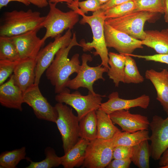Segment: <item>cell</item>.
<instances>
[{
	"label": "cell",
	"instance_id": "1",
	"mask_svg": "<svg viewBox=\"0 0 168 168\" xmlns=\"http://www.w3.org/2000/svg\"><path fill=\"white\" fill-rule=\"evenodd\" d=\"M81 47L78 43L76 34H73L72 40L67 47L61 49L56 54L50 65L46 70V76L54 87L55 93H59L64 90L70 79V76L79 70L81 65L78 54H74L70 60L68 56L70 50L74 46Z\"/></svg>",
	"mask_w": 168,
	"mask_h": 168
},
{
	"label": "cell",
	"instance_id": "9",
	"mask_svg": "<svg viewBox=\"0 0 168 168\" xmlns=\"http://www.w3.org/2000/svg\"><path fill=\"white\" fill-rule=\"evenodd\" d=\"M114 146L112 139L97 138L90 142L82 167L87 168L106 167L113 159Z\"/></svg>",
	"mask_w": 168,
	"mask_h": 168
},
{
	"label": "cell",
	"instance_id": "2",
	"mask_svg": "<svg viewBox=\"0 0 168 168\" xmlns=\"http://www.w3.org/2000/svg\"><path fill=\"white\" fill-rule=\"evenodd\" d=\"M78 0H76L70 3H67V6L82 16L80 23L81 24H88L91 28L93 34L92 41L86 43L84 40H82L79 43L81 47L84 52L90 51L94 49L95 51L92 53L95 56L99 55L101 60L100 64L109 69V52L105 43L104 31L106 18L104 11L100 9L93 12L91 16H87L80 10L78 5Z\"/></svg>",
	"mask_w": 168,
	"mask_h": 168
},
{
	"label": "cell",
	"instance_id": "7",
	"mask_svg": "<svg viewBox=\"0 0 168 168\" xmlns=\"http://www.w3.org/2000/svg\"><path fill=\"white\" fill-rule=\"evenodd\" d=\"M105 96L89 92L86 96L82 95L78 91L70 93V90L67 88L57 94L55 99L58 103L64 104L74 108L80 120L91 112L99 109L102 103V97Z\"/></svg>",
	"mask_w": 168,
	"mask_h": 168
},
{
	"label": "cell",
	"instance_id": "16",
	"mask_svg": "<svg viewBox=\"0 0 168 168\" xmlns=\"http://www.w3.org/2000/svg\"><path fill=\"white\" fill-rule=\"evenodd\" d=\"M108 100L102 103L99 109L110 114L118 110H128L132 108L139 107L146 109L150 102L149 96L143 94L137 98L125 99L120 98L117 92H113L108 96Z\"/></svg>",
	"mask_w": 168,
	"mask_h": 168
},
{
	"label": "cell",
	"instance_id": "17",
	"mask_svg": "<svg viewBox=\"0 0 168 168\" xmlns=\"http://www.w3.org/2000/svg\"><path fill=\"white\" fill-rule=\"evenodd\" d=\"M0 103L5 107L23 110V92L15 84L13 75L0 86Z\"/></svg>",
	"mask_w": 168,
	"mask_h": 168
},
{
	"label": "cell",
	"instance_id": "15",
	"mask_svg": "<svg viewBox=\"0 0 168 168\" xmlns=\"http://www.w3.org/2000/svg\"><path fill=\"white\" fill-rule=\"evenodd\" d=\"M109 115L113 122L119 125L123 131L132 133L148 130L149 128L150 122L147 116L132 114L128 110H118Z\"/></svg>",
	"mask_w": 168,
	"mask_h": 168
},
{
	"label": "cell",
	"instance_id": "44",
	"mask_svg": "<svg viewBox=\"0 0 168 168\" xmlns=\"http://www.w3.org/2000/svg\"><path fill=\"white\" fill-rule=\"evenodd\" d=\"M100 4L102 5L108 2L109 0H98Z\"/></svg>",
	"mask_w": 168,
	"mask_h": 168
},
{
	"label": "cell",
	"instance_id": "8",
	"mask_svg": "<svg viewBox=\"0 0 168 168\" xmlns=\"http://www.w3.org/2000/svg\"><path fill=\"white\" fill-rule=\"evenodd\" d=\"M91 56L83 54L82 56V63L79 70L75 77L68 80L66 84V87L72 90H77L80 87L87 89L88 92L96 93L93 88L94 83L98 79L105 81L103 74L107 72L108 69L100 64L95 67L90 66L87 64L88 62L92 60Z\"/></svg>",
	"mask_w": 168,
	"mask_h": 168
},
{
	"label": "cell",
	"instance_id": "5",
	"mask_svg": "<svg viewBox=\"0 0 168 168\" xmlns=\"http://www.w3.org/2000/svg\"><path fill=\"white\" fill-rule=\"evenodd\" d=\"M55 107L58 116L55 122L63 142L64 154L68 152L78 142L79 120L73 113L72 109L67 105L58 103Z\"/></svg>",
	"mask_w": 168,
	"mask_h": 168
},
{
	"label": "cell",
	"instance_id": "40",
	"mask_svg": "<svg viewBox=\"0 0 168 168\" xmlns=\"http://www.w3.org/2000/svg\"><path fill=\"white\" fill-rule=\"evenodd\" d=\"M13 1L21 2L26 6H28L30 4L27 0H0V9L6 7L10 2Z\"/></svg>",
	"mask_w": 168,
	"mask_h": 168
},
{
	"label": "cell",
	"instance_id": "31",
	"mask_svg": "<svg viewBox=\"0 0 168 168\" xmlns=\"http://www.w3.org/2000/svg\"><path fill=\"white\" fill-rule=\"evenodd\" d=\"M135 11H142L156 14H164V0H135Z\"/></svg>",
	"mask_w": 168,
	"mask_h": 168
},
{
	"label": "cell",
	"instance_id": "14",
	"mask_svg": "<svg viewBox=\"0 0 168 168\" xmlns=\"http://www.w3.org/2000/svg\"><path fill=\"white\" fill-rule=\"evenodd\" d=\"M37 30L9 37L15 44L20 60L36 58L44 43L37 35Z\"/></svg>",
	"mask_w": 168,
	"mask_h": 168
},
{
	"label": "cell",
	"instance_id": "26",
	"mask_svg": "<svg viewBox=\"0 0 168 168\" xmlns=\"http://www.w3.org/2000/svg\"><path fill=\"white\" fill-rule=\"evenodd\" d=\"M151 156L150 145L148 140H145L132 147L130 158L132 162L139 168H149Z\"/></svg>",
	"mask_w": 168,
	"mask_h": 168
},
{
	"label": "cell",
	"instance_id": "42",
	"mask_svg": "<svg viewBox=\"0 0 168 168\" xmlns=\"http://www.w3.org/2000/svg\"><path fill=\"white\" fill-rule=\"evenodd\" d=\"M165 11L164 18L165 21L168 23V0H164Z\"/></svg>",
	"mask_w": 168,
	"mask_h": 168
},
{
	"label": "cell",
	"instance_id": "38",
	"mask_svg": "<svg viewBox=\"0 0 168 168\" xmlns=\"http://www.w3.org/2000/svg\"><path fill=\"white\" fill-rule=\"evenodd\" d=\"M135 0H109L105 3L101 5L100 9L103 11L123 3Z\"/></svg>",
	"mask_w": 168,
	"mask_h": 168
},
{
	"label": "cell",
	"instance_id": "6",
	"mask_svg": "<svg viewBox=\"0 0 168 168\" xmlns=\"http://www.w3.org/2000/svg\"><path fill=\"white\" fill-rule=\"evenodd\" d=\"M156 14L146 11H134L121 17L106 19L105 23L136 39L142 40L146 36L144 30L145 23Z\"/></svg>",
	"mask_w": 168,
	"mask_h": 168
},
{
	"label": "cell",
	"instance_id": "32",
	"mask_svg": "<svg viewBox=\"0 0 168 168\" xmlns=\"http://www.w3.org/2000/svg\"><path fill=\"white\" fill-rule=\"evenodd\" d=\"M136 6L135 0L128 2L104 11L106 19L122 16L135 11Z\"/></svg>",
	"mask_w": 168,
	"mask_h": 168
},
{
	"label": "cell",
	"instance_id": "43",
	"mask_svg": "<svg viewBox=\"0 0 168 168\" xmlns=\"http://www.w3.org/2000/svg\"><path fill=\"white\" fill-rule=\"evenodd\" d=\"M49 3L57 4L58 2H65L66 3H70L76 0H48Z\"/></svg>",
	"mask_w": 168,
	"mask_h": 168
},
{
	"label": "cell",
	"instance_id": "35",
	"mask_svg": "<svg viewBox=\"0 0 168 168\" xmlns=\"http://www.w3.org/2000/svg\"><path fill=\"white\" fill-rule=\"evenodd\" d=\"M132 152V147L120 145L115 146L113 150V159L130 158Z\"/></svg>",
	"mask_w": 168,
	"mask_h": 168
},
{
	"label": "cell",
	"instance_id": "37",
	"mask_svg": "<svg viewBox=\"0 0 168 168\" xmlns=\"http://www.w3.org/2000/svg\"><path fill=\"white\" fill-rule=\"evenodd\" d=\"M107 166V168H128L132 162L130 158L113 159Z\"/></svg>",
	"mask_w": 168,
	"mask_h": 168
},
{
	"label": "cell",
	"instance_id": "21",
	"mask_svg": "<svg viewBox=\"0 0 168 168\" xmlns=\"http://www.w3.org/2000/svg\"><path fill=\"white\" fill-rule=\"evenodd\" d=\"M145 39L142 44L154 49L160 54H168V28L161 30H145Z\"/></svg>",
	"mask_w": 168,
	"mask_h": 168
},
{
	"label": "cell",
	"instance_id": "33",
	"mask_svg": "<svg viewBox=\"0 0 168 168\" xmlns=\"http://www.w3.org/2000/svg\"><path fill=\"white\" fill-rule=\"evenodd\" d=\"M19 61L0 60V85L4 83L8 77L13 72Z\"/></svg>",
	"mask_w": 168,
	"mask_h": 168
},
{
	"label": "cell",
	"instance_id": "41",
	"mask_svg": "<svg viewBox=\"0 0 168 168\" xmlns=\"http://www.w3.org/2000/svg\"><path fill=\"white\" fill-rule=\"evenodd\" d=\"M159 160L160 168L168 166V149L163 153Z\"/></svg>",
	"mask_w": 168,
	"mask_h": 168
},
{
	"label": "cell",
	"instance_id": "36",
	"mask_svg": "<svg viewBox=\"0 0 168 168\" xmlns=\"http://www.w3.org/2000/svg\"><path fill=\"white\" fill-rule=\"evenodd\" d=\"M128 55L139 58L143 59L147 61H153L168 65V54H157L153 55H145L131 54H128Z\"/></svg>",
	"mask_w": 168,
	"mask_h": 168
},
{
	"label": "cell",
	"instance_id": "22",
	"mask_svg": "<svg viewBox=\"0 0 168 168\" xmlns=\"http://www.w3.org/2000/svg\"><path fill=\"white\" fill-rule=\"evenodd\" d=\"M108 57L110 67L107 72L108 75L113 80L115 86L118 87L120 82L124 83L125 55L109 52Z\"/></svg>",
	"mask_w": 168,
	"mask_h": 168
},
{
	"label": "cell",
	"instance_id": "11",
	"mask_svg": "<svg viewBox=\"0 0 168 168\" xmlns=\"http://www.w3.org/2000/svg\"><path fill=\"white\" fill-rule=\"evenodd\" d=\"M23 101L31 107L38 119L55 123L58 116L57 110L42 95L39 85L34 84L23 92Z\"/></svg>",
	"mask_w": 168,
	"mask_h": 168
},
{
	"label": "cell",
	"instance_id": "4",
	"mask_svg": "<svg viewBox=\"0 0 168 168\" xmlns=\"http://www.w3.org/2000/svg\"><path fill=\"white\" fill-rule=\"evenodd\" d=\"M56 3H49V10L41 24L46 29L41 39L44 43L48 38H55L65 30H71L79 20V15L72 10L64 12L56 7Z\"/></svg>",
	"mask_w": 168,
	"mask_h": 168
},
{
	"label": "cell",
	"instance_id": "24",
	"mask_svg": "<svg viewBox=\"0 0 168 168\" xmlns=\"http://www.w3.org/2000/svg\"><path fill=\"white\" fill-rule=\"evenodd\" d=\"M150 136L148 130H141L129 133L120 131L112 139L114 147L123 145L133 147L145 140H149Z\"/></svg>",
	"mask_w": 168,
	"mask_h": 168
},
{
	"label": "cell",
	"instance_id": "34",
	"mask_svg": "<svg viewBox=\"0 0 168 168\" xmlns=\"http://www.w3.org/2000/svg\"><path fill=\"white\" fill-rule=\"evenodd\" d=\"M80 10L84 14L88 12H95L100 9L101 5L98 0H86L78 2Z\"/></svg>",
	"mask_w": 168,
	"mask_h": 168
},
{
	"label": "cell",
	"instance_id": "12",
	"mask_svg": "<svg viewBox=\"0 0 168 168\" xmlns=\"http://www.w3.org/2000/svg\"><path fill=\"white\" fill-rule=\"evenodd\" d=\"M149 128L151 131L149 139L151 156L154 160H158L168 149V116L164 119L154 115L150 122Z\"/></svg>",
	"mask_w": 168,
	"mask_h": 168
},
{
	"label": "cell",
	"instance_id": "20",
	"mask_svg": "<svg viewBox=\"0 0 168 168\" xmlns=\"http://www.w3.org/2000/svg\"><path fill=\"white\" fill-rule=\"evenodd\" d=\"M90 142L80 138L77 143L68 152L61 156V165L63 167L73 168L82 166Z\"/></svg>",
	"mask_w": 168,
	"mask_h": 168
},
{
	"label": "cell",
	"instance_id": "39",
	"mask_svg": "<svg viewBox=\"0 0 168 168\" xmlns=\"http://www.w3.org/2000/svg\"><path fill=\"white\" fill-rule=\"evenodd\" d=\"M30 4L40 8L46 7L49 3L48 0H27Z\"/></svg>",
	"mask_w": 168,
	"mask_h": 168
},
{
	"label": "cell",
	"instance_id": "10",
	"mask_svg": "<svg viewBox=\"0 0 168 168\" xmlns=\"http://www.w3.org/2000/svg\"><path fill=\"white\" fill-rule=\"evenodd\" d=\"M71 30L68 29L62 36L55 37L54 40L41 49L36 58L35 83L39 85L43 73L50 65L57 52L62 48L68 46L72 40Z\"/></svg>",
	"mask_w": 168,
	"mask_h": 168
},
{
	"label": "cell",
	"instance_id": "25",
	"mask_svg": "<svg viewBox=\"0 0 168 168\" xmlns=\"http://www.w3.org/2000/svg\"><path fill=\"white\" fill-rule=\"evenodd\" d=\"M80 138L89 141L97 138V120L96 110L88 113L79 120Z\"/></svg>",
	"mask_w": 168,
	"mask_h": 168
},
{
	"label": "cell",
	"instance_id": "18",
	"mask_svg": "<svg viewBox=\"0 0 168 168\" xmlns=\"http://www.w3.org/2000/svg\"><path fill=\"white\" fill-rule=\"evenodd\" d=\"M36 64L35 58L21 60L15 68V82L23 92L35 83Z\"/></svg>",
	"mask_w": 168,
	"mask_h": 168
},
{
	"label": "cell",
	"instance_id": "28",
	"mask_svg": "<svg viewBox=\"0 0 168 168\" xmlns=\"http://www.w3.org/2000/svg\"><path fill=\"white\" fill-rule=\"evenodd\" d=\"M45 158L40 161H33L26 158L30 162L26 168H52L61 165V156H58L54 150L50 147H47L44 150Z\"/></svg>",
	"mask_w": 168,
	"mask_h": 168
},
{
	"label": "cell",
	"instance_id": "27",
	"mask_svg": "<svg viewBox=\"0 0 168 168\" xmlns=\"http://www.w3.org/2000/svg\"><path fill=\"white\" fill-rule=\"evenodd\" d=\"M26 148L25 147L3 152L0 155V167L16 168L21 160L26 159Z\"/></svg>",
	"mask_w": 168,
	"mask_h": 168
},
{
	"label": "cell",
	"instance_id": "30",
	"mask_svg": "<svg viewBox=\"0 0 168 168\" xmlns=\"http://www.w3.org/2000/svg\"><path fill=\"white\" fill-rule=\"evenodd\" d=\"M0 60H21L16 46L9 37L0 36Z\"/></svg>",
	"mask_w": 168,
	"mask_h": 168
},
{
	"label": "cell",
	"instance_id": "13",
	"mask_svg": "<svg viewBox=\"0 0 168 168\" xmlns=\"http://www.w3.org/2000/svg\"><path fill=\"white\" fill-rule=\"evenodd\" d=\"M104 31L107 47L114 48L119 54H131L136 49L143 48L141 40L116 30L105 23Z\"/></svg>",
	"mask_w": 168,
	"mask_h": 168
},
{
	"label": "cell",
	"instance_id": "3",
	"mask_svg": "<svg viewBox=\"0 0 168 168\" xmlns=\"http://www.w3.org/2000/svg\"><path fill=\"white\" fill-rule=\"evenodd\" d=\"M45 16L38 11L14 10L5 12L0 26V36L10 37L30 31L39 30Z\"/></svg>",
	"mask_w": 168,
	"mask_h": 168
},
{
	"label": "cell",
	"instance_id": "19",
	"mask_svg": "<svg viewBox=\"0 0 168 168\" xmlns=\"http://www.w3.org/2000/svg\"><path fill=\"white\" fill-rule=\"evenodd\" d=\"M145 77L153 85L156 92V99L168 115V70L164 69L157 71L152 69L147 70L145 72Z\"/></svg>",
	"mask_w": 168,
	"mask_h": 168
},
{
	"label": "cell",
	"instance_id": "29",
	"mask_svg": "<svg viewBox=\"0 0 168 168\" xmlns=\"http://www.w3.org/2000/svg\"><path fill=\"white\" fill-rule=\"evenodd\" d=\"M125 55L124 83L138 84L142 82L144 78L138 71L135 60L131 56Z\"/></svg>",
	"mask_w": 168,
	"mask_h": 168
},
{
	"label": "cell",
	"instance_id": "45",
	"mask_svg": "<svg viewBox=\"0 0 168 168\" xmlns=\"http://www.w3.org/2000/svg\"><path fill=\"white\" fill-rule=\"evenodd\" d=\"M161 168H168V166L163 167Z\"/></svg>",
	"mask_w": 168,
	"mask_h": 168
},
{
	"label": "cell",
	"instance_id": "23",
	"mask_svg": "<svg viewBox=\"0 0 168 168\" xmlns=\"http://www.w3.org/2000/svg\"><path fill=\"white\" fill-rule=\"evenodd\" d=\"M97 120V138L108 140L112 139L121 131L113 123L110 115L102 110H96Z\"/></svg>",
	"mask_w": 168,
	"mask_h": 168
}]
</instances>
